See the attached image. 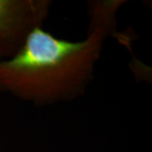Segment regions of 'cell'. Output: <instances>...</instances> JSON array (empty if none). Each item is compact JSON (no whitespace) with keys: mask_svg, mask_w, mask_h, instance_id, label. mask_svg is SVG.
<instances>
[{"mask_svg":"<svg viewBox=\"0 0 152 152\" xmlns=\"http://www.w3.org/2000/svg\"><path fill=\"white\" fill-rule=\"evenodd\" d=\"M124 3L91 2L89 29L83 41L60 39L36 29L17 56L0 61V92L36 105L81 96L92 81L105 41L117 34V13Z\"/></svg>","mask_w":152,"mask_h":152,"instance_id":"cell-1","label":"cell"},{"mask_svg":"<svg viewBox=\"0 0 152 152\" xmlns=\"http://www.w3.org/2000/svg\"><path fill=\"white\" fill-rule=\"evenodd\" d=\"M48 0H0V61L17 56L50 11Z\"/></svg>","mask_w":152,"mask_h":152,"instance_id":"cell-2","label":"cell"}]
</instances>
